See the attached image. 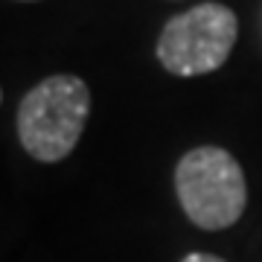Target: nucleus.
Returning <instances> with one entry per match:
<instances>
[{"label":"nucleus","mask_w":262,"mask_h":262,"mask_svg":"<svg viewBox=\"0 0 262 262\" xmlns=\"http://www.w3.org/2000/svg\"><path fill=\"white\" fill-rule=\"evenodd\" d=\"M175 192L192 225L225 230L236 225L248 204L242 166L222 146H198L175 166Z\"/></svg>","instance_id":"f03ea898"},{"label":"nucleus","mask_w":262,"mask_h":262,"mask_svg":"<svg viewBox=\"0 0 262 262\" xmlns=\"http://www.w3.org/2000/svg\"><path fill=\"white\" fill-rule=\"evenodd\" d=\"M181 262H225V259H219L213 253H189V256H184Z\"/></svg>","instance_id":"20e7f679"},{"label":"nucleus","mask_w":262,"mask_h":262,"mask_svg":"<svg viewBox=\"0 0 262 262\" xmlns=\"http://www.w3.org/2000/svg\"><path fill=\"white\" fill-rule=\"evenodd\" d=\"M88 114L91 91L79 76H47L18 105L20 146L41 163H58L76 149Z\"/></svg>","instance_id":"f257e3e1"},{"label":"nucleus","mask_w":262,"mask_h":262,"mask_svg":"<svg viewBox=\"0 0 262 262\" xmlns=\"http://www.w3.org/2000/svg\"><path fill=\"white\" fill-rule=\"evenodd\" d=\"M239 35V18L222 3H198L166 20L158 38V61L172 76H204L227 61Z\"/></svg>","instance_id":"7ed1b4c3"}]
</instances>
